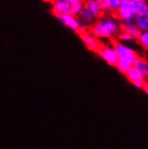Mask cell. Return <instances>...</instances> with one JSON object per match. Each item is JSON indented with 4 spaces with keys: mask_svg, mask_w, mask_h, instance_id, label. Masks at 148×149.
<instances>
[{
    "mask_svg": "<svg viewBox=\"0 0 148 149\" xmlns=\"http://www.w3.org/2000/svg\"><path fill=\"white\" fill-rule=\"evenodd\" d=\"M120 28V21L112 16H101L91 26V34L97 39H112L117 37Z\"/></svg>",
    "mask_w": 148,
    "mask_h": 149,
    "instance_id": "obj_1",
    "label": "cell"
},
{
    "mask_svg": "<svg viewBox=\"0 0 148 149\" xmlns=\"http://www.w3.org/2000/svg\"><path fill=\"white\" fill-rule=\"evenodd\" d=\"M112 47H114L116 53H117L118 61L124 62V63L133 66L134 62L138 57V54H137V52L134 49H132L131 47H129V45H126V43L121 42V41H116V42H114Z\"/></svg>",
    "mask_w": 148,
    "mask_h": 149,
    "instance_id": "obj_2",
    "label": "cell"
},
{
    "mask_svg": "<svg viewBox=\"0 0 148 149\" xmlns=\"http://www.w3.org/2000/svg\"><path fill=\"white\" fill-rule=\"evenodd\" d=\"M117 15V19L120 22H126V21H133L135 17V10L132 0H122L121 3L115 12Z\"/></svg>",
    "mask_w": 148,
    "mask_h": 149,
    "instance_id": "obj_3",
    "label": "cell"
},
{
    "mask_svg": "<svg viewBox=\"0 0 148 149\" xmlns=\"http://www.w3.org/2000/svg\"><path fill=\"white\" fill-rule=\"evenodd\" d=\"M59 22L62 23L64 26L71 28L73 31H75V33H82V31H87V27L83 26L81 23H80V21H79L77 15L68 13V14L59 16Z\"/></svg>",
    "mask_w": 148,
    "mask_h": 149,
    "instance_id": "obj_4",
    "label": "cell"
},
{
    "mask_svg": "<svg viewBox=\"0 0 148 149\" xmlns=\"http://www.w3.org/2000/svg\"><path fill=\"white\" fill-rule=\"evenodd\" d=\"M96 52L101 56V58L105 61L109 66H116V64L118 62V56H117V53H116L112 45H101Z\"/></svg>",
    "mask_w": 148,
    "mask_h": 149,
    "instance_id": "obj_5",
    "label": "cell"
},
{
    "mask_svg": "<svg viewBox=\"0 0 148 149\" xmlns=\"http://www.w3.org/2000/svg\"><path fill=\"white\" fill-rule=\"evenodd\" d=\"M83 9L89 12L95 19H100L101 16H103L104 14L103 10L100 6V2L97 0H84Z\"/></svg>",
    "mask_w": 148,
    "mask_h": 149,
    "instance_id": "obj_6",
    "label": "cell"
},
{
    "mask_svg": "<svg viewBox=\"0 0 148 149\" xmlns=\"http://www.w3.org/2000/svg\"><path fill=\"white\" fill-rule=\"evenodd\" d=\"M52 13H53V15H55L56 17L71 13L69 4L67 3L66 0H53Z\"/></svg>",
    "mask_w": 148,
    "mask_h": 149,
    "instance_id": "obj_7",
    "label": "cell"
},
{
    "mask_svg": "<svg viewBox=\"0 0 148 149\" xmlns=\"http://www.w3.org/2000/svg\"><path fill=\"white\" fill-rule=\"evenodd\" d=\"M80 38H81L82 42L87 45V48L91 50V51H94L96 52L98 48L101 45V42L98 41L96 37H94L91 33H87V31H82L80 33Z\"/></svg>",
    "mask_w": 148,
    "mask_h": 149,
    "instance_id": "obj_8",
    "label": "cell"
},
{
    "mask_svg": "<svg viewBox=\"0 0 148 149\" xmlns=\"http://www.w3.org/2000/svg\"><path fill=\"white\" fill-rule=\"evenodd\" d=\"M120 28L123 31H126L129 33L132 37H133L134 40H136L138 36L141 35L142 30L138 28V27L135 25L134 21H126V22H120Z\"/></svg>",
    "mask_w": 148,
    "mask_h": 149,
    "instance_id": "obj_9",
    "label": "cell"
},
{
    "mask_svg": "<svg viewBox=\"0 0 148 149\" xmlns=\"http://www.w3.org/2000/svg\"><path fill=\"white\" fill-rule=\"evenodd\" d=\"M103 12H116L122 0H97Z\"/></svg>",
    "mask_w": 148,
    "mask_h": 149,
    "instance_id": "obj_10",
    "label": "cell"
},
{
    "mask_svg": "<svg viewBox=\"0 0 148 149\" xmlns=\"http://www.w3.org/2000/svg\"><path fill=\"white\" fill-rule=\"evenodd\" d=\"M126 79L129 80L130 82H133V81H145L146 80V76L144 74H142L141 71L136 69L134 66H131L130 69L126 72Z\"/></svg>",
    "mask_w": 148,
    "mask_h": 149,
    "instance_id": "obj_11",
    "label": "cell"
},
{
    "mask_svg": "<svg viewBox=\"0 0 148 149\" xmlns=\"http://www.w3.org/2000/svg\"><path fill=\"white\" fill-rule=\"evenodd\" d=\"M136 15L148 16V2L147 0H132Z\"/></svg>",
    "mask_w": 148,
    "mask_h": 149,
    "instance_id": "obj_12",
    "label": "cell"
},
{
    "mask_svg": "<svg viewBox=\"0 0 148 149\" xmlns=\"http://www.w3.org/2000/svg\"><path fill=\"white\" fill-rule=\"evenodd\" d=\"M78 19H79V21H80V23H81L83 26L85 27H91L92 26V24L94 22H95V19L93 17L92 15L90 14L89 12L87 11V10H82L79 14H78Z\"/></svg>",
    "mask_w": 148,
    "mask_h": 149,
    "instance_id": "obj_13",
    "label": "cell"
},
{
    "mask_svg": "<svg viewBox=\"0 0 148 149\" xmlns=\"http://www.w3.org/2000/svg\"><path fill=\"white\" fill-rule=\"evenodd\" d=\"M67 3L71 8V13L74 15H77L83 10V2L84 0H66Z\"/></svg>",
    "mask_w": 148,
    "mask_h": 149,
    "instance_id": "obj_14",
    "label": "cell"
},
{
    "mask_svg": "<svg viewBox=\"0 0 148 149\" xmlns=\"http://www.w3.org/2000/svg\"><path fill=\"white\" fill-rule=\"evenodd\" d=\"M133 66L136 69L141 71L142 74H144L146 77L148 76V63H147V60L144 58V57H137L136 61L134 62Z\"/></svg>",
    "mask_w": 148,
    "mask_h": 149,
    "instance_id": "obj_15",
    "label": "cell"
},
{
    "mask_svg": "<svg viewBox=\"0 0 148 149\" xmlns=\"http://www.w3.org/2000/svg\"><path fill=\"white\" fill-rule=\"evenodd\" d=\"M133 21L135 23V25L142 31L148 30V16H145V15H135Z\"/></svg>",
    "mask_w": 148,
    "mask_h": 149,
    "instance_id": "obj_16",
    "label": "cell"
},
{
    "mask_svg": "<svg viewBox=\"0 0 148 149\" xmlns=\"http://www.w3.org/2000/svg\"><path fill=\"white\" fill-rule=\"evenodd\" d=\"M138 41V43L141 45V47L144 50H148V31L145 30V31H142L141 35L138 36V38L136 39Z\"/></svg>",
    "mask_w": 148,
    "mask_h": 149,
    "instance_id": "obj_17",
    "label": "cell"
},
{
    "mask_svg": "<svg viewBox=\"0 0 148 149\" xmlns=\"http://www.w3.org/2000/svg\"><path fill=\"white\" fill-rule=\"evenodd\" d=\"M117 38H118L119 40L118 41H121V42H124V43H128V42H132L134 40L133 37L129 34V33H126V31H123V30H120L119 31V34L117 35Z\"/></svg>",
    "mask_w": 148,
    "mask_h": 149,
    "instance_id": "obj_18",
    "label": "cell"
},
{
    "mask_svg": "<svg viewBox=\"0 0 148 149\" xmlns=\"http://www.w3.org/2000/svg\"><path fill=\"white\" fill-rule=\"evenodd\" d=\"M115 67H117V69H118L121 74H126V72L129 70L130 67H131V65L124 63V62H121V61H118V62H117V64H116Z\"/></svg>",
    "mask_w": 148,
    "mask_h": 149,
    "instance_id": "obj_19",
    "label": "cell"
},
{
    "mask_svg": "<svg viewBox=\"0 0 148 149\" xmlns=\"http://www.w3.org/2000/svg\"><path fill=\"white\" fill-rule=\"evenodd\" d=\"M145 81H146V80H145ZM145 81H133V82H131V83H132L135 88H137V89H142L143 86H144Z\"/></svg>",
    "mask_w": 148,
    "mask_h": 149,
    "instance_id": "obj_20",
    "label": "cell"
},
{
    "mask_svg": "<svg viewBox=\"0 0 148 149\" xmlns=\"http://www.w3.org/2000/svg\"><path fill=\"white\" fill-rule=\"evenodd\" d=\"M42 1H43V2H50L51 0H42Z\"/></svg>",
    "mask_w": 148,
    "mask_h": 149,
    "instance_id": "obj_21",
    "label": "cell"
}]
</instances>
